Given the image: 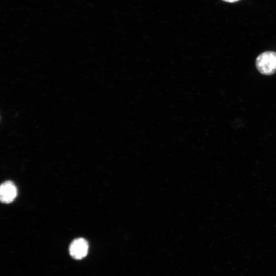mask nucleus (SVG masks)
Here are the masks:
<instances>
[{
	"instance_id": "nucleus-2",
	"label": "nucleus",
	"mask_w": 276,
	"mask_h": 276,
	"mask_svg": "<svg viewBox=\"0 0 276 276\" xmlns=\"http://www.w3.org/2000/svg\"><path fill=\"white\" fill-rule=\"evenodd\" d=\"M88 250L87 242L83 238H77L71 244L69 251L71 256L74 259L79 260L85 257Z\"/></svg>"
},
{
	"instance_id": "nucleus-4",
	"label": "nucleus",
	"mask_w": 276,
	"mask_h": 276,
	"mask_svg": "<svg viewBox=\"0 0 276 276\" xmlns=\"http://www.w3.org/2000/svg\"><path fill=\"white\" fill-rule=\"evenodd\" d=\"M222 1L225 2H228V3H235L239 0H222Z\"/></svg>"
},
{
	"instance_id": "nucleus-1",
	"label": "nucleus",
	"mask_w": 276,
	"mask_h": 276,
	"mask_svg": "<svg viewBox=\"0 0 276 276\" xmlns=\"http://www.w3.org/2000/svg\"><path fill=\"white\" fill-rule=\"evenodd\" d=\"M256 66L262 75L269 76L276 72V52L266 51L261 53L256 59Z\"/></svg>"
},
{
	"instance_id": "nucleus-3",
	"label": "nucleus",
	"mask_w": 276,
	"mask_h": 276,
	"mask_svg": "<svg viewBox=\"0 0 276 276\" xmlns=\"http://www.w3.org/2000/svg\"><path fill=\"white\" fill-rule=\"evenodd\" d=\"M17 195V189L11 181H6L3 183L0 188V199L2 202L10 203Z\"/></svg>"
}]
</instances>
